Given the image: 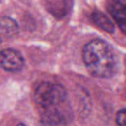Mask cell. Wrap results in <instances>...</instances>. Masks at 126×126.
<instances>
[{"instance_id": "1", "label": "cell", "mask_w": 126, "mask_h": 126, "mask_svg": "<svg viewBox=\"0 0 126 126\" xmlns=\"http://www.w3.org/2000/svg\"><path fill=\"white\" fill-rule=\"evenodd\" d=\"M67 92L60 84L42 82L35 92L34 99L39 108L41 121L48 125L67 124L72 118L67 103Z\"/></svg>"}, {"instance_id": "2", "label": "cell", "mask_w": 126, "mask_h": 126, "mask_svg": "<svg viewBox=\"0 0 126 126\" xmlns=\"http://www.w3.org/2000/svg\"><path fill=\"white\" fill-rule=\"evenodd\" d=\"M82 57L91 75L97 78H110L118 70V59L114 49L101 39H93L83 47Z\"/></svg>"}, {"instance_id": "3", "label": "cell", "mask_w": 126, "mask_h": 126, "mask_svg": "<svg viewBox=\"0 0 126 126\" xmlns=\"http://www.w3.org/2000/svg\"><path fill=\"white\" fill-rule=\"evenodd\" d=\"M24 59L16 49L6 48L0 51V68L8 72H18L24 66Z\"/></svg>"}, {"instance_id": "4", "label": "cell", "mask_w": 126, "mask_h": 126, "mask_svg": "<svg viewBox=\"0 0 126 126\" xmlns=\"http://www.w3.org/2000/svg\"><path fill=\"white\" fill-rule=\"evenodd\" d=\"M107 11L122 33L126 35V0H109Z\"/></svg>"}, {"instance_id": "5", "label": "cell", "mask_w": 126, "mask_h": 126, "mask_svg": "<svg viewBox=\"0 0 126 126\" xmlns=\"http://www.w3.org/2000/svg\"><path fill=\"white\" fill-rule=\"evenodd\" d=\"M47 10L56 17L67 16L73 5V0H45Z\"/></svg>"}, {"instance_id": "6", "label": "cell", "mask_w": 126, "mask_h": 126, "mask_svg": "<svg viewBox=\"0 0 126 126\" xmlns=\"http://www.w3.org/2000/svg\"><path fill=\"white\" fill-rule=\"evenodd\" d=\"M91 19L98 28L109 34H113L115 32V25L111 20L105 14L98 11H93L91 14Z\"/></svg>"}, {"instance_id": "7", "label": "cell", "mask_w": 126, "mask_h": 126, "mask_svg": "<svg viewBox=\"0 0 126 126\" xmlns=\"http://www.w3.org/2000/svg\"><path fill=\"white\" fill-rule=\"evenodd\" d=\"M0 30L8 36L16 35L19 32V25L17 22L10 16H2L0 18Z\"/></svg>"}, {"instance_id": "8", "label": "cell", "mask_w": 126, "mask_h": 126, "mask_svg": "<svg viewBox=\"0 0 126 126\" xmlns=\"http://www.w3.org/2000/svg\"><path fill=\"white\" fill-rule=\"evenodd\" d=\"M116 123L118 125L126 126V108L117 111L116 115Z\"/></svg>"}, {"instance_id": "9", "label": "cell", "mask_w": 126, "mask_h": 126, "mask_svg": "<svg viewBox=\"0 0 126 126\" xmlns=\"http://www.w3.org/2000/svg\"><path fill=\"white\" fill-rule=\"evenodd\" d=\"M21 2H23V3H29L30 1V0H20Z\"/></svg>"}, {"instance_id": "10", "label": "cell", "mask_w": 126, "mask_h": 126, "mask_svg": "<svg viewBox=\"0 0 126 126\" xmlns=\"http://www.w3.org/2000/svg\"><path fill=\"white\" fill-rule=\"evenodd\" d=\"M1 42H2V40H1V38H0V43H1Z\"/></svg>"}, {"instance_id": "11", "label": "cell", "mask_w": 126, "mask_h": 126, "mask_svg": "<svg viewBox=\"0 0 126 126\" xmlns=\"http://www.w3.org/2000/svg\"><path fill=\"white\" fill-rule=\"evenodd\" d=\"M0 1H1V0H0Z\"/></svg>"}]
</instances>
